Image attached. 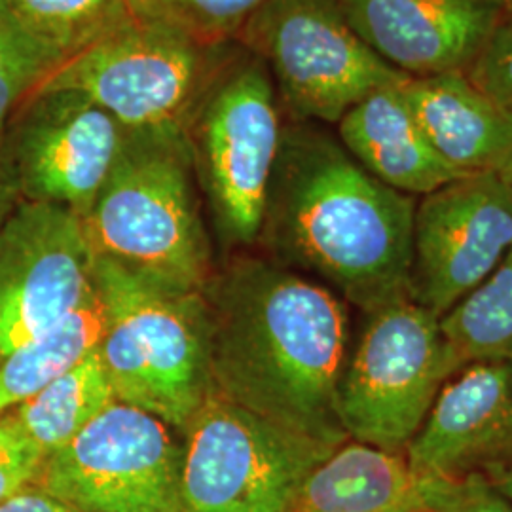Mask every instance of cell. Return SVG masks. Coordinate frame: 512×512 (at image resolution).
I'll list each match as a JSON object with an SVG mask.
<instances>
[{"mask_svg":"<svg viewBox=\"0 0 512 512\" xmlns=\"http://www.w3.org/2000/svg\"><path fill=\"white\" fill-rule=\"evenodd\" d=\"M202 296L209 393L330 446L348 442L338 414L348 302L272 258H239Z\"/></svg>","mask_w":512,"mask_h":512,"instance_id":"6da1fadb","label":"cell"},{"mask_svg":"<svg viewBox=\"0 0 512 512\" xmlns=\"http://www.w3.org/2000/svg\"><path fill=\"white\" fill-rule=\"evenodd\" d=\"M416 203L321 124L285 120L258 241L277 264L376 310L410 298Z\"/></svg>","mask_w":512,"mask_h":512,"instance_id":"7a4b0ae2","label":"cell"},{"mask_svg":"<svg viewBox=\"0 0 512 512\" xmlns=\"http://www.w3.org/2000/svg\"><path fill=\"white\" fill-rule=\"evenodd\" d=\"M198 183L183 131H128L84 217L93 255L179 294H202L211 275Z\"/></svg>","mask_w":512,"mask_h":512,"instance_id":"3957f363","label":"cell"},{"mask_svg":"<svg viewBox=\"0 0 512 512\" xmlns=\"http://www.w3.org/2000/svg\"><path fill=\"white\" fill-rule=\"evenodd\" d=\"M93 281L107 317L99 355L116 401L184 429L211 391L202 294L165 291L97 256Z\"/></svg>","mask_w":512,"mask_h":512,"instance_id":"277c9868","label":"cell"},{"mask_svg":"<svg viewBox=\"0 0 512 512\" xmlns=\"http://www.w3.org/2000/svg\"><path fill=\"white\" fill-rule=\"evenodd\" d=\"M148 10H129L109 33L65 59L40 86L82 93L126 131H183L238 52Z\"/></svg>","mask_w":512,"mask_h":512,"instance_id":"5b68a950","label":"cell"},{"mask_svg":"<svg viewBox=\"0 0 512 512\" xmlns=\"http://www.w3.org/2000/svg\"><path fill=\"white\" fill-rule=\"evenodd\" d=\"M283 126L266 65L239 46L184 126L196 183L232 247L260 239Z\"/></svg>","mask_w":512,"mask_h":512,"instance_id":"8992f818","label":"cell"},{"mask_svg":"<svg viewBox=\"0 0 512 512\" xmlns=\"http://www.w3.org/2000/svg\"><path fill=\"white\" fill-rule=\"evenodd\" d=\"M363 313L338 389L340 421L349 440L404 456L461 365L439 317L412 298Z\"/></svg>","mask_w":512,"mask_h":512,"instance_id":"52a82bcc","label":"cell"},{"mask_svg":"<svg viewBox=\"0 0 512 512\" xmlns=\"http://www.w3.org/2000/svg\"><path fill=\"white\" fill-rule=\"evenodd\" d=\"M236 44L266 65L291 122L336 126L366 93L408 78L357 37L336 0H268Z\"/></svg>","mask_w":512,"mask_h":512,"instance_id":"ba28073f","label":"cell"},{"mask_svg":"<svg viewBox=\"0 0 512 512\" xmlns=\"http://www.w3.org/2000/svg\"><path fill=\"white\" fill-rule=\"evenodd\" d=\"M183 431V512H285L336 450L217 393Z\"/></svg>","mask_w":512,"mask_h":512,"instance_id":"9c48e42d","label":"cell"},{"mask_svg":"<svg viewBox=\"0 0 512 512\" xmlns=\"http://www.w3.org/2000/svg\"><path fill=\"white\" fill-rule=\"evenodd\" d=\"M31 486L76 512H183V444L160 418L116 401L48 454Z\"/></svg>","mask_w":512,"mask_h":512,"instance_id":"30bf717a","label":"cell"},{"mask_svg":"<svg viewBox=\"0 0 512 512\" xmlns=\"http://www.w3.org/2000/svg\"><path fill=\"white\" fill-rule=\"evenodd\" d=\"M93 268L78 213L19 200L0 226V359L73 313L92 293Z\"/></svg>","mask_w":512,"mask_h":512,"instance_id":"8fae6325","label":"cell"},{"mask_svg":"<svg viewBox=\"0 0 512 512\" xmlns=\"http://www.w3.org/2000/svg\"><path fill=\"white\" fill-rule=\"evenodd\" d=\"M126 135L86 95L38 88L12 116L0 150L14 167L21 200L63 205L84 219Z\"/></svg>","mask_w":512,"mask_h":512,"instance_id":"7c38bea8","label":"cell"},{"mask_svg":"<svg viewBox=\"0 0 512 512\" xmlns=\"http://www.w3.org/2000/svg\"><path fill=\"white\" fill-rule=\"evenodd\" d=\"M512 200L497 173L459 177L418 198L410 298L442 319L511 249Z\"/></svg>","mask_w":512,"mask_h":512,"instance_id":"4fadbf2b","label":"cell"},{"mask_svg":"<svg viewBox=\"0 0 512 512\" xmlns=\"http://www.w3.org/2000/svg\"><path fill=\"white\" fill-rule=\"evenodd\" d=\"M404 459L416 476H488L512 467V363L461 366L442 385Z\"/></svg>","mask_w":512,"mask_h":512,"instance_id":"5bb4252c","label":"cell"},{"mask_svg":"<svg viewBox=\"0 0 512 512\" xmlns=\"http://www.w3.org/2000/svg\"><path fill=\"white\" fill-rule=\"evenodd\" d=\"M336 2L357 37L408 78L463 71L505 12L484 0Z\"/></svg>","mask_w":512,"mask_h":512,"instance_id":"9a60e30c","label":"cell"},{"mask_svg":"<svg viewBox=\"0 0 512 512\" xmlns=\"http://www.w3.org/2000/svg\"><path fill=\"white\" fill-rule=\"evenodd\" d=\"M401 84L366 93L336 124L338 139L370 175L421 198L459 177L429 143L404 99Z\"/></svg>","mask_w":512,"mask_h":512,"instance_id":"2e32d148","label":"cell"},{"mask_svg":"<svg viewBox=\"0 0 512 512\" xmlns=\"http://www.w3.org/2000/svg\"><path fill=\"white\" fill-rule=\"evenodd\" d=\"M404 99L440 158L459 175L497 173L512 156V114L461 71L406 78Z\"/></svg>","mask_w":512,"mask_h":512,"instance_id":"e0dca14e","label":"cell"},{"mask_svg":"<svg viewBox=\"0 0 512 512\" xmlns=\"http://www.w3.org/2000/svg\"><path fill=\"white\" fill-rule=\"evenodd\" d=\"M285 512L423 511L404 456L348 440L306 478Z\"/></svg>","mask_w":512,"mask_h":512,"instance_id":"ac0fdd59","label":"cell"},{"mask_svg":"<svg viewBox=\"0 0 512 512\" xmlns=\"http://www.w3.org/2000/svg\"><path fill=\"white\" fill-rule=\"evenodd\" d=\"M107 327L101 294L86 300L54 329L19 346L0 361V414L35 397L99 348Z\"/></svg>","mask_w":512,"mask_h":512,"instance_id":"d6986e66","label":"cell"},{"mask_svg":"<svg viewBox=\"0 0 512 512\" xmlns=\"http://www.w3.org/2000/svg\"><path fill=\"white\" fill-rule=\"evenodd\" d=\"M114 403L116 397L97 348L35 397L12 408V414L48 456L71 442Z\"/></svg>","mask_w":512,"mask_h":512,"instance_id":"ffe728a7","label":"cell"},{"mask_svg":"<svg viewBox=\"0 0 512 512\" xmlns=\"http://www.w3.org/2000/svg\"><path fill=\"white\" fill-rule=\"evenodd\" d=\"M459 365L512 363V245L475 291L440 319Z\"/></svg>","mask_w":512,"mask_h":512,"instance_id":"44dd1931","label":"cell"},{"mask_svg":"<svg viewBox=\"0 0 512 512\" xmlns=\"http://www.w3.org/2000/svg\"><path fill=\"white\" fill-rule=\"evenodd\" d=\"M19 23L63 59L109 33L129 14L128 0H4Z\"/></svg>","mask_w":512,"mask_h":512,"instance_id":"7402d4cb","label":"cell"},{"mask_svg":"<svg viewBox=\"0 0 512 512\" xmlns=\"http://www.w3.org/2000/svg\"><path fill=\"white\" fill-rule=\"evenodd\" d=\"M63 61L31 35L0 0V141L19 107Z\"/></svg>","mask_w":512,"mask_h":512,"instance_id":"603a6c76","label":"cell"},{"mask_svg":"<svg viewBox=\"0 0 512 512\" xmlns=\"http://www.w3.org/2000/svg\"><path fill=\"white\" fill-rule=\"evenodd\" d=\"M268 0H141L133 10H148L177 23L207 42H236L245 23Z\"/></svg>","mask_w":512,"mask_h":512,"instance_id":"cb8c5ba5","label":"cell"},{"mask_svg":"<svg viewBox=\"0 0 512 512\" xmlns=\"http://www.w3.org/2000/svg\"><path fill=\"white\" fill-rule=\"evenodd\" d=\"M461 73L499 109L512 114V14L503 12Z\"/></svg>","mask_w":512,"mask_h":512,"instance_id":"d4e9b609","label":"cell"},{"mask_svg":"<svg viewBox=\"0 0 512 512\" xmlns=\"http://www.w3.org/2000/svg\"><path fill=\"white\" fill-rule=\"evenodd\" d=\"M423 512H512V501L482 475L416 476Z\"/></svg>","mask_w":512,"mask_h":512,"instance_id":"484cf974","label":"cell"},{"mask_svg":"<svg viewBox=\"0 0 512 512\" xmlns=\"http://www.w3.org/2000/svg\"><path fill=\"white\" fill-rule=\"evenodd\" d=\"M46 454L19 425L12 410L0 414V503L31 486Z\"/></svg>","mask_w":512,"mask_h":512,"instance_id":"4316f807","label":"cell"},{"mask_svg":"<svg viewBox=\"0 0 512 512\" xmlns=\"http://www.w3.org/2000/svg\"><path fill=\"white\" fill-rule=\"evenodd\" d=\"M0 512H76L69 505L61 503L52 495L38 490L37 486H27L19 494L0 503Z\"/></svg>","mask_w":512,"mask_h":512,"instance_id":"83f0119b","label":"cell"},{"mask_svg":"<svg viewBox=\"0 0 512 512\" xmlns=\"http://www.w3.org/2000/svg\"><path fill=\"white\" fill-rule=\"evenodd\" d=\"M21 200L18 179L6 154L0 150V226Z\"/></svg>","mask_w":512,"mask_h":512,"instance_id":"f1b7e54d","label":"cell"},{"mask_svg":"<svg viewBox=\"0 0 512 512\" xmlns=\"http://www.w3.org/2000/svg\"><path fill=\"white\" fill-rule=\"evenodd\" d=\"M492 486H494L497 492L505 495L507 499L512 501V467L511 469H503V471H497L492 475L484 476Z\"/></svg>","mask_w":512,"mask_h":512,"instance_id":"f546056e","label":"cell"},{"mask_svg":"<svg viewBox=\"0 0 512 512\" xmlns=\"http://www.w3.org/2000/svg\"><path fill=\"white\" fill-rule=\"evenodd\" d=\"M497 177L499 181L505 186V190L509 192L512 200V156L507 160V164L503 165L499 171H497Z\"/></svg>","mask_w":512,"mask_h":512,"instance_id":"4dcf8cb0","label":"cell"},{"mask_svg":"<svg viewBox=\"0 0 512 512\" xmlns=\"http://www.w3.org/2000/svg\"><path fill=\"white\" fill-rule=\"evenodd\" d=\"M484 2H490V4H494V6H499V8H503V10H505V8L509 6V2H511V0H484Z\"/></svg>","mask_w":512,"mask_h":512,"instance_id":"1f68e13d","label":"cell"},{"mask_svg":"<svg viewBox=\"0 0 512 512\" xmlns=\"http://www.w3.org/2000/svg\"><path fill=\"white\" fill-rule=\"evenodd\" d=\"M139 2H141V0H128L129 10H133V8H135Z\"/></svg>","mask_w":512,"mask_h":512,"instance_id":"d6a6232c","label":"cell"},{"mask_svg":"<svg viewBox=\"0 0 512 512\" xmlns=\"http://www.w3.org/2000/svg\"><path fill=\"white\" fill-rule=\"evenodd\" d=\"M505 12H509V14H512V0L509 2V6L505 8Z\"/></svg>","mask_w":512,"mask_h":512,"instance_id":"836d02e7","label":"cell"},{"mask_svg":"<svg viewBox=\"0 0 512 512\" xmlns=\"http://www.w3.org/2000/svg\"><path fill=\"white\" fill-rule=\"evenodd\" d=\"M0 361H2V359H0Z\"/></svg>","mask_w":512,"mask_h":512,"instance_id":"e575fe53","label":"cell"}]
</instances>
